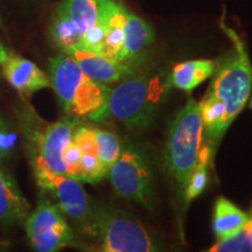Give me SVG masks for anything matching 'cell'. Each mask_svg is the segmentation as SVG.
Segmentation results:
<instances>
[{"label": "cell", "mask_w": 252, "mask_h": 252, "mask_svg": "<svg viewBox=\"0 0 252 252\" xmlns=\"http://www.w3.org/2000/svg\"><path fill=\"white\" fill-rule=\"evenodd\" d=\"M169 88V77L163 72H134L111 89L109 115L130 130L146 128L153 122Z\"/></svg>", "instance_id": "obj_2"}, {"label": "cell", "mask_w": 252, "mask_h": 252, "mask_svg": "<svg viewBox=\"0 0 252 252\" xmlns=\"http://www.w3.org/2000/svg\"><path fill=\"white\" fill-rule=\"evenodd\" d=\"M24 117L25 137L33 171L47 169L65 175L63 153L81 124V119L65 117L55 123H46L35 113H28Z\"/></svg>", "instance_id": "obj_5"}, {"label": "cell", "mask_w": 252, "mask_h": 252, "mask_svg": "<svg viewBox=\"0 0 252 252\" xmlns=\"http://www.w3.org/2000/svg\"><path fill=\"white\" fill-rule=\"evenodd\" d=\"M32 247L40 252H55L65 247H76L74 232L56 203L41 197L36 209L25 220Z\"/></svg>", "instance_id": "obj_8"}, {"label": "cell", "mask_w": 252, "mask_h": 252, "mask_svg": "<svg viewBox=\"0 0 252 252\" xmlns=\"http://www.w3.org/2000/svg\"><path fill=\"white\" fill-rule=\"evenodd\" d=\"M1 67L2 75L21 96L30 97L37 91L52 87L49 77L35 63L13 52H8Z\"/></svg>", "instance_id": "obj_11"}, {"label": "cell", "mask_w": 252, "mask_h": 252, "mask_svg": "<svg viewBox=\"0 0 252 252\" xmlns=\"http://www.w3.org/2000/svg\"><path fill=\"white\" fill-rule=\"evenodd\" d=\"M210 154H212V149L207 144L203 147H201L197 163L195 166L193 173H191L187 187H186L184 191L185 198L187 202H190L194 198L200 196L204 190V188H206L208 181L207 167L208 163H209Z\"/></svg>", "instance_id": "obj_21"}, {"label": "cell", "mask_w": 252, "mask_h": 252, "mask_svg": "<svg viewBox=\"0 0 252 252\" xmlns=\"http://www.w3.org/2000/svg\"><path fill=\"white\" fill-rule=\"evenodd\" d=\"M8 50L6 49V47L2 45V42L0 41V65H2V63L5 62L6 58H7Z\"/></svg>", "instance_id": "obj_27"}, {"label": "cell", "mask_w": 252, "mask_h": 252, "mask_svg": "<svg viewBox=\"0 0 252 252\" xmlns=\"http://www.w3.org/2000/svg\"><path fill=\"white\" fill-rule=\"evenodd\" d=\"M50 86L70 117L102 122L109 116L111 89L82 71L70 55L61 53L49 60Z\"/></svg>", "instance_id": "obj_1"}, {"label": "cell", "mask_w": 252, "mask_h": 252, "mask_svg": "<svg viewBox=\"0 0 252 252\" xmlns=\"http://www.w3.org/2000/svg\"><path fill=\"white\" fill-rule=\"evenodd\" d=\"M216 64L212 60H190L176 64L169 75L171 87L184 91L194 90L215 72Z\"/></svg>", "instance_id": "obj_17"}, {"label": "cell", "mask_w": 252, "mask_h": 252, "mask_svg": "<svg viewBox=\"0 0 252 252\" xmlns=\"http://www.w3.org/2000/svg\"><path fill=\"white\" fill-rule=\"evenodd\" d=\"M106 0H62L60 6L82 32L87 31L102 17Z\"/></svg>", "instance_id": "obj_20"}, {"label": "cell", "mask_w": 252, "mask_h": 252, "mask_svg": "<svg viewBox=\"0 0 252 252\" xmlns=\"http://www.w3.org/2000/svg\"><path fill=\"white\" fill-rule=\"evenodd\" d=\"M127 11L116 0H106L102 18L105 21L106 33L102 55L118 60L125 39V21ZM122 62V61H121Z\"/></svg>", "instance_id": "obj_14"}, {"label": "cell", "mask_w": 252, "mask_h": 252, "mask_svg": "<svg viewBox=\"0 0 252 252\" xmlns=\"http://www.w3.org/2000/svg\"><path fill=\"white\" fill-rule=\"evenodd\" d=\"M124 31L125 39L119 55V61L139 62L141 50L153 42V28L138 15L127 12Z\"/></svg>", "instance_id": "obj_15"}, {"label": "cell", "mask_w": 252, "mask_h": 252, "mask_svg": "<svg viewBox=\"0 0 252 252\" xmlns=\"http://www.w3.org/2000/svg\"><path fill=\"white\" fill-rule=\"evenodd\" d=\"M223 31L234 43L231 54L220 62L208 93L225 104L226 117L231 124L243 110L252 88V68L244 42L234 30L222 24Z\"/></svg>", "instance_id": "obj_6"}, {"label": "cell", "mask_w": 252, "mask_h": 252, "mask_svg": "<svg viewBox=\"0 0 252 252\" xmlns=\"http://www.w3.org/2000/svg\"><path fill=\"white\" fill-rule=\"evenodd\" d=\"M7 247H8V243H5V242L0 241V250H4V249Z\"/></svg>", "instance_id": "obj_28"}, {"label": "cell", "mask_w": 252, "mask_h": 252, "mask_svg": "<svg viewBox=\"0 0 252 252\" xmlns=\"http://www.w3.org/2000/svg\"><path fill=\"white\" fill-rule=\"evenodd\" d=\"M82 231L94 238L104 252H151L162 249L139 220L103 204H94Z\"/></svg>", "instance_id": "obj_3"}, {"label": "cell", "mask_w": 252, "mask_h": 252, "mask_svg": "<svg viewBox=\"0 0 252 252\" xmlns=\"http://www.w3.org/2000/svg\"><path fill=\"white\" fill-rule=\"evenodd\" d=\"M33 173L42 191L52 194L60 210L70 217L82 230L90 219L94 203L82 187L81 181L47 169H39Z\"/></svg>", "instance_id": "obj_9"}, {"label": "cell", "mask_w": 252, "mask_h": 252, "mask_svg": "<svg viewBox=\"0 0 252 252\" xmlns=\"http://www.w3.org/2000/svg\"><path fill=\"white\" fill-rule=\"evenodd\" d=\"M0 160H1V159H0Z\"/></svg>", "instance_id": "obj_31"}, {"label": "cell", "mask_w": 252, "mask_h": 252, "mask_svg": "<svg viewBox=\"0 0 252 252\" xmlns=\"http://www.w3.org/2000/svg\"><path fill=\"white\" fill-rule=\"evenodd\" d=\"M249 214L236 207L224 197L216 201L214 209L213 229L217 241H222L241 231L248 222Z\"/></svg>", "instance_id": "obj_18"}, {"label": "cell", "mask_w": 252, "mask_h": 252, "mask_svg": "<svg viewBox=\"0 0 252 252\" xmlns=\"http://www.w3.org/2000/svg\"><path fill=\"white\" fill-rule=\"evenodd\" d=\"M93 130L94 144H96L99 160L106 168V171H109L110 167L116 162L119 154H121L123 146L122 141L119 140L117 135L109 131L100 130V128L96 127H94Z\"/></svg>", "instance_id": "obj_22"}, {"label": "cell", "mask_w": 252, "mask_h": 252, "mask_svg": "<svg viewBox=\"0 0 252 252\" xmlns=\"http://www.w3.org/2000/svg\"><path fill=\"white\" fill-rule=\"evenodd\" d=\"M31 206L11 173L0 168V224H25Z\"/></svg>", "instance_id": "obj_12"}, {"label": "cell", "mask_w": 252, "mask_h": 252, "mask_svg": "<svg viewBox=\"0 0 252 252\" xmlns=\"http://www.w3.org/2000/svg\"><path fill=\"white\" fill-rule=\"evenodd\" d=\"M49 33L55 45L65 54H69L74 49L81 48L83 32L76 26L60 5L52 19Z\"/></svg>", "instance_id": "obj_19"}, {"label": "cell", "mask_w": 252, "mask_h": 252, "mask_svg": "<svg viewBox=\"0 0 252 252\" xmlns=\"http://www.w3.org/2000/svg\"><path fill=\"white\" fill-rule=\"evenodd\" d=\"M18 135L5 121L0 118V159L7 158L13 152Z\"/></svg>", "instance_id": "obj_25"}, {"label": "cell", "mask_w": 252, "mask_h": 252, "mask_svg": "<svg viewBox=\"0 0 252 252\" xmlns=\"http://www.w3.org/2000/svg\"><path fill=\"white\" fill-rule=\"evenodd\" d=\"M198 106L204 137L209 140V145L215 146L230 126L226 117L225 104L219 97L207 91L206 96L198 103Z\"/></svg>", "instance_id": "obj_16"}, {"label": "cell", "mask_w": 252, "mask_h": 252, "mask_svg": "<svg viewBox=\"0 0 252 252\" xmlns=\"http://www.w3.org/2000/svg\"><path fill=\"white\" fill-rule=\"evenodd\" d=\"M113 189L119 196L143 206L153 207V173L149 158L139 146L126 141L121 154L110 167L108 174Z\"/></svg>", "instance_id": "obj_7"}, {"label": "cell", "mask_w": 252, "mask_h": 252, "mask_svg": "<svg viewBox=\"0 0 252 252\" xmlns=\"http://www.w3.org/2000/svg\"><path fill=\"white\" fill-rule=\"evenodd\" d=\"M93 128L94 127L86 126L81 123L72 134V139L80 150L83 182H88V184H97L108 174V171L99 160Z\"/></svg>", "instance_id": "obj_13"}, {"label": "cell", "mask_w": 252, "mask_h": 252, "mask_svg": "<svg viewBox=\"0 0 252 252\" xmlns=\"http://www.w3.org/2000/svg\"><path fill=\"white\" fill-rule=\"evenodd\" d=\"M106 26L104 19L100 17L99 20L93 26H90L87 31L83 32L81 41V48L88 52L96 53V54H102L104 41H105Z\"/></svg>", "instance_id": "obj_23"}, {"label": "cell", "mask_w": 252, "mask_h": 252, "mask_svg": "<svg viewBox=\"0 0 252 252\" xmlns=\"http://www.w3.org/2000/svg\"><path fill=\"white\" fill-rule=\"evenodd\" d=\"M210 252H241V251H252V244L249 239L244 229L238 231L237 234L230 236V237L219 241L212 249Z\"/></svg>", "instance_id": "obj_24"}, {"label": "cell", "mask_w": 252, "mask_h": 252, "mask_svg": "<svg viewBox=\"0 0 252 252\" xmlns=\"http://www.w3.org/2000/svg\"><path fill=\"white\" fill-rule=\"evenodd\" d=\"M84 74L100 83H115L138 71V62H121L102 54L74 49L69 53Z\"/></svg>", "instance_id": "obj_10"}, {"label": "cell", "mask_w": 252, "mask_h": 252, "mask_svg": "<svg viewBox=\"0 0 252 252\" xmlns=\"http://www.w3.org/2000/svg\"><path fill=\"white\" fill-rule=\"evenodd\" d=\"M0 25H1V20H0Z\"/></svg>", "instance_id": "obj_30"}, {"label": "cell", "mask_w": 252, "mask_h": 252, "mask_svg": "<svg viewBox=\"0 0 252 252\" xmlns=\"http://www.w3.org/2000/svg\"><path fill=\"white\" fill-rule=\"evenodd\" d=\"M202 137L200 106L196 100L189 98L172 122L165 154L168 172L180 186L181 191H185L197 163Z\"/></svg>", "instance_id": "obj_4"}, {"label": "cell", "mask_w": 252, "mask_h": 252, "mask_svg": "<svg viewBox=\"0 0 252 252\" xmlns=\"http://www.w3.org/2000/svg\"><path fill=\"white\" fill-rule=\"evenodd\" d=\"M250 108L252 109V98H251V102H250Z\"/></svg>", "instance_id": "obj_29"}, {"label": "cell", "mask_w": 252, "mask_h": 252, "mask_svg": "<svg viewBox=\"0 0 252 252\" xmlns=\"http://www.w3.org/2000/svg\"><path fill=\"white\" fill-rule=\"evenodd\" d=\"M243 229H244V231L247 232L248 237H249V239H250V242H251V244H252V209H251V212L249 213L248 222L245 223V225L243 226Z\"/></svg>", "instance_id": "obj_26"}]
</instances>
